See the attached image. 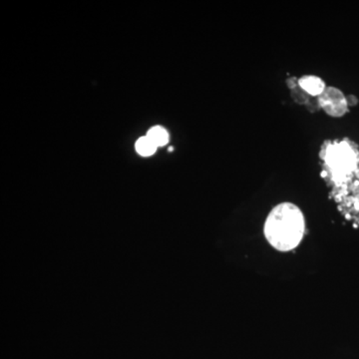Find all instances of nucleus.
<instances>
[{"label": "nucleus", "instance_id": "1", "mask_svg": "<svg viewBox=\"0 0 359 359\" xmlns=\"http://www.w3.org/2000/svg\"><path fill=\"white\" fill-rule=\"evenodd\" d=\"M304 217L297 205L282 203L269 212L264 224V236L280 252L294 250L304 238Z\"/></svg>", "mask_w": 359, "mask_h": 359}, {"label": "nucleus", "instance_id": "2", "mask_svg": "<svg viewBox=\"0 0 359 359\" xmlns=\"http://www.w3.org/2000/svg\"><path fill=\"white\" fill-rule=\"evenodd\" d=\"M323 158L337 185L359 178V151L353 142H335L325 149Z\"/></svg>", "mask_w": 359, "mask_h": 359}, {"label": "nucleus", "instance_id": "3", "mask_svg": "<svg viewBox=\"0 0 359 359\" xmlns=\"http://www.w3.org/2000/svg\"><path fill=\"white\" fill-rule=\"evenodd\" d=\"M318 104L332 117H342L348 111V100L339 89L327 87L320 96Z\"/></svg>", "mask_w": 359, "mask_h": 359}, {"label": "nucleus", "instance_id": "4", "mask_svg": "<svg viewBox=\"0 0 359 359\" xmlns=\"http://www.w3.org/2000/svg\"><path fill=\"white\" fill-rule=\"evenodd\" d=\"M297 84L301 89L311 96H320L327 88L323 80L320 77L314 76V75H306V76L299 78Z\"/></svg>", "mask_w": 359, "mask_h": 359}, {"label": "nucleus", "instance_id": "5", "mask_svg": "<svg viewBox=\"0 0 359 359\" xmlns=\"http://www.w3.org/2000/svg\"><path fill=\"white\" fill-rule=\"evenodd\" d=\"M147 137L157 147L166 145L169 142V133L166 129L161 126L152 127L149 130Z\"/></svg>", "mask_w": 359, "mask_h": 359}, {"label": "nucleus", "instance_id": "6", "mask_svg": "<svg viewBox=\"0 0 359 359\" xmlns=\"http://www.w3.org/2000/svg\"><path fill=\"white\" fill-rule=\"evenodd\" d=\"M156 149H157V146L147 136L141 137L136 142L137 152L141 156H144V157H148V156L154 154Z\"/></svg>", "mask_w": 359, "mask_h": 359}]
</instances>
